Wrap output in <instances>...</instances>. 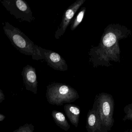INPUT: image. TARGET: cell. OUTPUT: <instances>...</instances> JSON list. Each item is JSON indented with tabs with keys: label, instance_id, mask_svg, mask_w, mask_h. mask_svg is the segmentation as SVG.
<instances>
[{
	"label": "cell",
	"instance_id": "cell-1",
	"mask_svg": "<svg viewBox=\"0 0 132 132\" xmlns=\"http://www.w3.org/2000/svg\"><path fill=\"white\" fill-rule=\"evenodd\" d=\"M3 28L5 35L11 44L20 52L31 56L34 60L44 59L40 47L35 44L20 29L8 22H5Z\"/></svg>",
	"mask_w": 132,
	"mask_h": 132
},
{
	"label": "cell",
	"instance_id": "cell-2",
	"mask_svg": "<svg viewBox=\"0 0 132 132\" xmlns=\"http://www.w3.org/2000/svg\"><path fill=\"white\" fill-rule=\"evenodd\" d=\"M79 97L77 91L69 85L53 82L47 86L46 98L51 105L61 106L64 103H70Z\"/></svg>",
	"mask_w": 132,
	"mask_h": 132
},
{
	"label": "cell",
	"instance_id": "cell-3",
	"mask_svg": "<svg viewBox=\"0 0 132 132\" xmlns=\"http://www.w3.org/2000/svg\"><path fill=\"white\" fill-rule=\"evenodd\" d=\"M1 3L11 15L20 21L31 23L35 18L30 7L23 0H1Z\"/></svg>",
	"mask_w": 132,
	"mask_h": 132
},
{
	"label": "cell",
	"instance_id": "cell-4",
	"mask_svg": "<svg viewBox=\"0 0 132 132\" xmlns=\"http://www.w3.org/2000/svg\"><path fill=\"white\" fill-rule=\"evenodd\" d=\"M83 3V0H78L70 5L64 11L61 22L55 34V37L56 39L60 38L65 33L75 14Z\"/></svg>",
	"mask_w": 132,
	"mask_h": 132
},
{
	"label": "cell",
	"instance_id": "cell-5",
	"mask_svg": "<svg viewBox=\"0 0 132 132\" xmlns=\"http://www.w3.org/2000/svg\"><path fill=\"white\" fill-rule=\"evenodd\" d=\"M40 48L44 60L47 62L48 66L55 70L61 71H65L68 70L66 61L59 54L41 47Z\"/></svg>",
	"mask_w": 132,
	"mask_h": 132
},
{
	"label": "cell",
	"instance_id": "cell-6",
	"mask_svg": "<svg viewBox=\"0 0 132 132\" xmlns=\"http://www.w3.org/2000/svg\"><path fill=\"white\" fill-rule=\"evenodd\" d=\"M21 75L26 89L36 95L37 93L38 82L35 68L27 65L23 68Z\"/></svg>",
	"mask_w": 132,
	"mask_h": 132
},
{
	"label": "cell",
	"instance_id": "cell-7",
	"mask_svg": "<svg viewBox=\"0 0 132 132\" xmlns=\"http://www.w3.org/2000/svg\"><path fill=\"white\" fill-rule=\"evenodd\" d=\"M64 110L70 122L75 127H78L80 114V108L73 104H66L64 106Z\"/></svg>",
	"mask_w": 132,
	"mask_h": 132
},
{
	"label": "cell",
	"instance_id": "cell-8",
	"mask_svg": "<svg viewBox=\"0 0 132 132\" xmlns=\"http://www.w3.org/2000/svg\"><path fill=\"white\" fill-rule=\"evenodd\" d=\"M51 114L53 120L58 126L65 131L68 130L70 129V125L63 113L54 110Z\"/></svg>",
	"mask_w": 132,
	"mask_h": 132
},
{
	"label": "cell",
	"instance_id": "cell-9",
	"mask_svg": "<svg viewBox=\"0 0 132 132\" xmlns=\"http://www.w3.org/2000/svg\"><path fill=\"white\" fill-rule=\"evenodd\" d=\"M100 112L101 115L100 118L102 121H108L110 119L111 113V106L110 103L107 100H103L100 103Z\"/></svg>",
	"mask_w": 132,
	"mask_h": 132
},
{
	"label": "cell",
	"instance_id": "cell-10",
	"mask_svg": "<svg viewBox=\"0 0 132 132\" xmlns=\"http://www.w3.org/2000/svg\"><path fill=\"white\" fill-rule=\"evenodd\" d=\"M96 124V115L93 111H90L88 115L87 120V128L89 131L93 130Z\"/></svg>",
	"mask_w": 132,
	"mask_h": 132
},
{
	"label": "cell",
	"instance_id": "cell-11",
	"mask_svg": "<svg viewBox=\"0 0 132 132\" xmlns=\"http://www.w3.org/2000/svg\"><path fill=\"white\" fill-rule=\"evenodd\" d=\"M116 41V35L112 33H109L103 38V44L107 47H111L115 44Z\"/></svg>",
	"mask_w": 132,
	"mask_h": 132
},
{
	"label": "cell",
	"instance_id": "cell-12",
	"mask_svg": "<svg viewBox=\"0 0 132 132\" xmlns=\"http://www.w3.org/2000/svg\"><path fill=\"white\" fill-rule=\"evenodd\" d=\"M85 12V10H81L78 14L76 17L75 18L74 20L72 21V23L70 28L71 31H74L82 21Z\"/></svg>",
	"mask_w": 132,
	"mask_h": 132
},
{
	"label": "cell",
	"instance_id": "cell-13",
	"mask_svg": "<svg viewBox=\"0 0 132 132\" xmlns=\"http://www.w3.org/2000/svg\"><path fill=\"white\" fill-rule=\"evenodd\" d=\"M34 126L33 124L27 123L23 126H21L13 132H34Z\"/></svg>",
	"mask_w": 132,
	"mask_h": 132
},
{
	"label": "cell",
	"instance_id": "cell-14",
	"mask_svg": "<svg viewBox=\"0 0 132 132\" xmlns=\"http://www.w3.org/2000/svg\"><path fill=\"white\" fill-rule=\"evenodd\" d=\"M5 99V96L3 91L0 89V103H1Z\"/></svg>",
	"mask_w": 132,
	"mask_h": 132
},
{
	"label": "cell",
	"instance_id": "cell-15",
	"mask_svg": "<svg viewBox=\"0 0 132 132\" xmlns=\"http://www.w3.org/2000/svg\"><path fill=\"white\" fill-rule=\"evenodd\" d=\"M5 118H6V116L4 115L2 113H0V121L1 122L3 121Z\"/></svg>",
	"mask_w": 132,
	"mask_h": 132
}]
</instances>
